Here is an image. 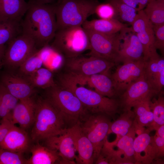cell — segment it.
I'll list each match as a JSON object with an SVG mask.
<instances>
[{
    "mask_svg": "<svg viewBox=\"0 0 164 164\" xmlns=\"http://www.w3.org/2000/svg\"><path fill=\"white\" fill-rule=\"evenodd\" d=\"M44 63L40 49L27 59L18 68V73L24 76H29L42 67Z\"/></svg>",
    "mask_w": 164,
    "mask_h": 164,
    "instance_id": "cell-34",
    "label": "cell"
},
{
    "mask_svg": "<svg viewBox=\"0 0 164 164\" xmlns=\"http://www.w3.org/2000/svg\"><path fill=\"white\" fill-rule=\"evenodd\" d=\"M111 118L103 113L90 114L80 123L82 132L93 145L94 163L107 138Z\"/></svg>",
    "mask_w": 164,
    "mask_h": 164,
    "instance_id": "cell-8",
    "label": "cell"
},
{
    "mask_svg": "<svg viewBox=\"0 0 164 164\" xmlns=\"http://www.w3.org/2000/svg\"><path fill=\"white\" fill-rule=\"evenodd\" d=\"M58 84L72 92L90 114L103 113L114 119L117 114L121 113L118 98L103 96L78 82L67 73L59 77Z\"/></svg>",
    "mask_w": 164,
    "mask_h": 164,
    "instance_id": "cell-2",
    "label": "cell"
},
{
    "mask_svg": "<svg viewBox=\"0 0 164 164\" xmlns=\"http://www.w3.org/2000/svg\"><path fill=\"white\" fill-rule=\"evenodd\" d=\"M45 90L44 97L59 111L67 129L82 122L90 114L72 92L58 84Z\"/></svg>",
    "mask_w": 164,
    "mask_h": 164,
    "instance_id": "cell-4",
    "label": "cell"
},
{
    "mask_svg": "<svg viewBox=\"0 0 164 164\" xmlns=\"http://www.w3.org/2000/svg\"><path fill=\"white\" fill-rule=\"evenodd\" d=\"M24 19L22 33L34 42L37 48L48 46L57 30L56 4L40 0H29Z\"/></svg>",
    "mask_w": 164,
    "mask_h": 164,
    "instance_id": "cell-1",
    "label": "cell"
},
{
    "mask_svg": "<svg viewBox=\"0 0 164 164\" xmlns=\"http://www.w3.org/2000/svg\"><path fill=\"white\" fill-rule=\"evenodd\" d=\"M71 75L77 82L88 85L101 95L110 98H118L110 74L98 73L86 76Z\"/></svg>",
    "mask_w": 164,
    "mask_h": 164,
    "instance_id": "cell-21",
    "label": "cell"
},
{
    "mask_svg": "<svg viewBox=\"0 0 164 164\" xmlns=\"http://www.w3.org/2000/svg\"><path fill=\"white\" fill-rule=\"evenodd\" d=\"M131 25L133 31L142 44L143 59L145 61L150 56L157 53L154 46L155 37L152 24L142 10L138 12L135 19Z\"/></svg>",
    "mask_w": 164,
    "mask_h": 164,
    "instance_id": "cell-14",
    "label": "cell"
},
{
    "mask_svg": "<svg viewBox=\"0 0 164 164\" xmlns=\"http://www.w3.org/2000/svg\"><path fill=\"white\" fill-rule=\"evenodd\" d=\"M95 13L101 19H114L115 15L114 8L109 2L99 3L96 7Z\"/></svg>",
    "mask_w": 164,
    "mask_h": 164,
    "instance_id": "cell-38",
    "label": "cell"
},
{
    "mask_svg": "<svg viewBox=\"0 0 164 164\" xmlns=\"http://www.w3.org/2000/svg\"><path fill=\"white\" fill-rule=\"evenodd\" d=\"M6 46L0 45V69L3 66V61Z\"/></svg>",
    "mask_w": 164,
    "mask_h": 164,
    "instance_id": "cell-42",
    "label": "cell"
},
{
    "mask_svg": "<svg viewBox=\"0 0 164 164\" xmlns=\"http://www.w3.org/2000/svg\"><path fill=\"white\" fill-rule=\"evenodd\" d=\"M121 41L119 63L143 58L142 44L132 27H126L119 32Z\"/></svg>",
    "mask_w": 164,
    "mask_h": 164,
    "instance_id": "cell-18",
    "label": "cell"
},
{
    "mask_svg": "<svg viewBox=\"0 0 164 164\" xmlns=\"http://www.w3.org/2000/svg\"><path fill=\"white\" fill-rule=\"evenodd\" d=\"M99 2L95 0H60L56 4L57 30L82 26L87 18L95 13Z\"/></svg>",
    "mask_w": 164,
    "mask_h": 164,
    "instance_id": "cell-5",
    "label": "cell"
},
{
    "mask_svg": "<svg viewBox=\"0 0 164 164\" xmlns=\"http://www.w3.org/2000/svg\"><path fill=\"white\" fill-rule=\"evenodd\" d=\"M146 131L136 137L133 143L135 164H150L163 162L159 158L153 136Z\"/></svg>",
    "mask_w": 164,
    "mask_h": 164,
    "instance_id": "cell-16",
    "label": "cell"
},
{
    "mask_svg": "<svg viewBox=\"0 0 164 164\" xmlns=\"http://www.w3.org/2000/svg\"><path fill=\"white\" fill-rule=\"evenodd\" d=\"M2 119L3 124L0 129V143L3 140L9 130L15 125L10 119L6 118H2Z\"/></svg>",
    "mask_w": 164,
    "mask_h": 164,
    "instance_id": "cell-41",
    "label": "cell"
},
{
    "mask_svg": "<svg viewBox=\"0 0 164 164\" xmlns=\"http://www.w3.org/2000/svg\"><path fill=\"white\" fill-rule=\"evenodd\" d=\"M32 144L29 149L31 156L27 164H61L62 159L57 152L39 142Z\"/></svg>",
    "mask_w": 164,
    "mask_h": 164,
    "instance_id": "cell-25",
    "label": "cell"
},
{
    "mask_svg": "<svg viewBox=\"0 0 164 164\" xmlns=\"http://www.w3.org/2000/svg\"><path fill=\"white\" fill-rule=\"evenodd\" d=\"M78 122L67 129L73 140L76 152L78 153L76 164L94 163V149L93 145L82 132Z\"/></svg>",
    "mask_w": 164,
    "mask_h": 164,
    "instance_id": "cell-20",
    "label": "cell"
},
{
    "mask_svg": "<svg viewBox=\"0 0 164 164\" xmlns=\"http://www.w3.org/2000/svg\"><path fill=\"white\" fill-rule=\"evenodd\" d=\"M156 95L145 79L144 74L131 84L118 97L121 112L131 109L138 103Z\"/></svg>",
    "mask_w": 164,
    "mask_h": 164,
    "instance_id": "cell-13",
    "label": "cell"
},
{
    "mask_svg": "<svg viewBox=\"0 0 164 164\" xmlns=\"http://www.w3.org/2000/svg\"><path fill=\"white\" fill-rule=\"evenodd\" d=\"M136 133L133 125L128 132L114 141L106 139L96 164H134L133 143Z\"/></svg>",
    "mask_w": 164,
    "mask_h": 164,
    "instance_id": "cell-7",
    "label": "cell"
},
{
    "mask_svg": "<svg viewBox=\"0 0 164 164\" xmlns=\"http://www.w3.org/2000/svg\"><path fill=\"white\" fill-rule=\"evenodd\" d=\"M28 7L25 0H0V22L21 21Z\"/></svg>",
    "mask_w": 164,
    "mask_h": 164,
    "instance_id": "cell-24",
    "label": "cell"
},
{
    "mask_svg": "<svg viewBox=\"0 0 164 164\" xmlns=\"http://www.w3.org/2000/svg\"><path fill=\"white\" fill-rule=\"evenodd\" d=\"M154 34V46L163 54L164 51V23L152 25Z\"/></svg>",
    "mask_w": 164,
    "mask_h": 164,
    "instance_id": "cell-37",
    "label": "cell"
},
{
    "mask_svg": "<svg viewBox=\"0 0 164 164\" xmlns=\"http://www.w3.org/2000/svg\"><path fill=\"white\" fill-rule=\"evenodd\" d=\"M157 98L151 99L150 105L153 115V121L151 126L146 131L149 132L156 130L164 125V97L163 91L158 95Z\"/></svg>",
    "mask_w": 164,
    "mask_h": 164,
    "instance_id": "cell-31",
    "label": "cell"
},
{
    "mask_svg": "<svg viewBox=\"0 0 164 164\" xmlns=\"http://www.w3.org/2000/svg\"><path fill=\"white\" fill-rule=\"evenodd\" d=\"M113 7L115 11L114 19L131 25L137 16L138 11L120 0H110L108 2Z\"/></svg>",
    "mask_w": 164,
    "mask_h": 164,
    "instance_id": "cell-32",
    "label": "cell"
},
{
    "mask_svg": "<svg viewBox=\"0 0 164 164\" xmlns=\"http://www.w3.org/2000/svg\"><path fill=\"white\" fill-rule=\"evenodd\" d=\"M23 154L0 148V164H27Z\"/></svg>",
    "mask_w": 164,
    "mask_h": 164,
    "instance_id": "cell-36",
    "label": "cell"
},
{
    "mask_svg": "<svg viewBox=\"0 0 164 164\" xmlns=\"http://www.w3.org/2000/svg\"><path fill=\"white\" fill-rule=\"evenodd\" d=\"M122 63L111 75L118 98L128 86L141 77L144 72L145 61L143 58Z\"/></svg>",
    "mask_w": 164,
    "mask_h": 164,
    "instance_id": "cell-12",
    "label": "cell"
},
{
    "mask_svg": "<svg viewBox=\"0 0 164 164\" xmlns=\"http://www.w3.org/2000/svg\"><path fill=\"white\" fill-rule=\"evenodd\" d=\"M143 10L152 25L164 23V0L150 1Z\"/></svg>",
    "mask_w": 164,
    "mask_h": 164,
    "instance_id": "cell-33",
    "label": "cell"
},
{
    "mask_svg": "<svg viewBox=\"0 0 164 164\" xmlns=\"http://www.w3.org/2000/svg\"><path fill=\"white\" fill-rule=\"evenodd\" d=\"M0 82L19 100L35 95L36 90L26 78L18 73L6 70L0 74Z\"/></svg>",
    "mask_w": 164,
    "mask_h": 164,
    "instance_id": "cell-15",
    "label": "cell"
},
{
    "mask_svg": "<svg viewBox=\"0 0 164 164\" xmlns=\"http://www.w3.org/2000/svg\"><path fill=\"white\" fill-rule=\"evenodd\" d=\"M21 21L0 22V45L6 46L22 33Z\"/></svg>",
    "mask_w": 164,
    "mask_h": 164,
    "instance_id": "cell-30",
    "label": "cell"
},
{
    "mask_svg": "<svg viewBox=\"0 0 164 164\" xmlns=\"http://www.w3.org/2000/svg\"><path fill=\"white\" fill-rule=\"evenodd\" d=\"M43 0V1H48L49 2H52L53 1V0ZM58 1H59L60 0H58Z\"/></svg>",
    "mask_w": 164,
    "mask_h": 164,
    "instance_id": "cell-43",
    "label": "cell"
},
{
    "mask_svg": "<svg viewBox=\"0 0 164 164\" xmlns=\"http://www.w3.org/2000/svg\"><path fill=\"white\" fill-rule=\"evenodd\" d=\"M155 0H150V1H155Z\"/></svg>",
    "mask_w": 164,
    "mask_h": 164,
    "instance_id": "cell-44",
    "label": "cell"
},
{
    "mask_svg": "<svg viewBox=\"0 0 164 164\" xmlns=\"http://www.w3.org/2000/svg\"><path fill=\"white\" fill-rule=\"evenodd\" d=\"M82 26L86 29L108 34L118 33L128 27L127 24L114 19L87 20Z\"/></svg>",
    "mask_w": 164,
    "mask_h": 164,
    "instance_id": "cell-26",
    "label": "cell"
},
{
    "mask_svg": "<svg viewBox=\"0 0 164 164\" xmlns=\"http://www.w3.org/2000/svg\"><path fill=\"white\" fill-rule=\"evenodd\" d=\"M51 47L65 59L76 57L90 49L89 38L82 26L57 30Z\"/></svg>",
    "mask_w": 164,
    "mask_h": 164,
    "instance_id": "cell-6",
    "label": "cell"
},
{
    "mask_svg": "<svg viewBox=\"0 0 164 164\" xmlns=\"http://www.w3.org/2000/svg\"><path fill=\"white\" fill-rule=\"evenodd\" d=\"M119 116L112 122L108 134L111 133L117 135L116 138H120L126 135L132 127L135 115L131 109L121 112Z\"/></svg>",
    "mask_w": 164,
    "mask_h": 164,
    "instance_id": "cell-27",
    "label": "cell"
},
{
    "mask_svg": "<svg viewBox=\"0 0 164 164\" xmlns=\"http://www.w3.org/2000/svg\"><path fill=\"white\" fill-rule=\"evenodd\" d=\"M128 5L135 9L138 12L143 10L150 0H120Z\"/></svg>",
    "mask_w": 164,
    "mask_h": 164,
    "instance_id": "cell-40",
    "label": "cell"
},
{
    "mask_svg": "<svg viewBox=\"0 0 164 164\" xmlns=\"http://www.w3.org/2000/svg\"><path fill=\"white\" fill-rule=\"evenodd\" d=\"M32 142L26 130L14 125L0 143V148L23 154L29 150Z\"/></svg>",
    "mask_w": 164,
    "mask_h": 164,
    "instance_id": "cell-22",
    "label": "cell"
},
{
    "mask_svg": "<svg viewBox=\"0 0 164 164\" xmlns=\"http://www.w3.org/2000/svg\"><path fill=\"white\" fill-rule=\"evenodd\" d=\"M35 95L19 100L12 112L13 123L19 124L20 128L26 130L32 127L35 119Z\"/></svg>",
    "mask_w": 164,
    "mask_h": 164,
    "instance_id": "cell-23",
    "label": "cell"
},
{
    "mask_svg": "<svg viewBox=\"0 0 164 164\" xmlns=\"http://www.w3.org/2000/svg\"><path fill=\"white\" fill-rule=\"evenodd\" d=\"M153 136L154 143L156 147L159 159L162 160L164 155V125H163L156 130Z\"/></svg>",
    "mask_w": 164,
    "mask_h": 164,
    "instance_id": "cell-39",
    "label": "cell"
},
{
    "mask_svg": "<svg viewBox=\"0 0 164 164\" xmlns=\"http://www.w3.org/2000/svg\"><path fill=\"white\" fill-rule=\"evenodd\" d=\"M68 73L73 75L86 76L98 73L110 74V70L116 64L97 57L81 55L65 59L64 63Z\"/></svg>",
    "mask_w": 164,
    "mask_h": 164,
    "instance_id": "cell-10",
    "label": "cell"
},
{
    "mask_svg": "<svg viewBox=\"0 0 164 164\" xmlns=\"http://www.w3.org/2000/svg\"><path fill=\"white\" fill-rule=\"evenodd\" d=\"M19 101L0 82V116H5L12 112Z\"/></svg>",
    "mask_w": 164,
    "mask_h": 164,
    "instance_id": "cell-35",
    "label": "cell"
},
{
    "mask_svg": "<svg viewBox=\"0 0 164 164\" xmlns=\"http://www.w3.org/2000/svg\"><path fill=\"white\" fill-rule=\"evenodd\" d=\"M67 129L61 134L43 141L44 145L57 152L62 159L61 164H76L77 155L74 142Z\"/></svg>",
    "mask_w": 164,
    "mask_h": 164,
    "instance_id": "cell-17",
    "label": "cell"
},
{
    "mask_svg": "<svg viewBox=\"0 0 164 164\" xmlns=\"http://www.w3.org/2000/svg\"><path fill=\"white\" fill-rule=\"evenodd\" d=\"M24 77L35 88H38L46 89L56 84L52 71L48 68L42 67L31 74Z\"/></svg>",
    "mask_w": 164,
    "mask_h": 164,
    "instance_id": "cell-28",
    "label": "cell"
},
{
    "mask_svg": "<svg viewBox=\"0 0 164 164\" xmlns=\"http://www.w3.org/2000/svg\"><path fill=\"white\" fill-rule=\"evenodd\" d=\"M36 44L29 37L21 33L6 46L3 66L7 70L13 71L37 51Z\"/></svg>",
    "mask_w": 164,
    "mask_h": 164,
    "instance_id": "cell-11",
    "label": "cell"
},
{
    "mask_svg": "<svg viewBox=\"0 0 164 164\" xmlns=\"http://www.w3.org/2000/svg\"><path fill=\"white\" fill-rule=\"evenodd\" d=\"M30 136L32 142H39L61 134L67 129L61 115L44 97L36 98L35 117Z\"/></svg>",
    "mask_w": 164,
    "mask_h": 164,
    "instance_id": "cell-3",
    "label": "cell"
},
{
    "mask_svg": "<svg viewBox=\"0 0 164 164\" xmlns=\"http://www.w3.org/2000/svg\"><path fill=\"white\" fill-rule=\"evenodd\" d=\"M85 29L90 43L89 56L102 58L116 64L119 63L121 41L119 32L108 34Z\"/></svg>",
    "mask_w": 164,
    "mask_h": 164,
    "instance_id": "cell-9",
    "label": "cell"
},
{
    "mask_svg": "<svg viewBox=\"0 0 164 164\" xmlns=\"http://www.w3.org/2000/svg\"><path fill=\"white\" fill-rule=\"evenodd\" d=\"M152 98H146L135 104L132 107L135 120L140 126L148 128L153 121V115L150 103Z\"/></svg>",
    "mask_w": 164,
    "mask_h": 164,
    "instance_id": "cell-29",
    "label": "cell"
},
{
    "mask_svg": "<svg viewBox=\"0 0 164 164\" xmlns=\"http://www.w3.org/2000/svg\"><path fill=\"white\" fill-rule=\"evenodd\" d=\"M145 61L144 76L157 95L164 86V59L157 53L150 56Z\"/></svg>",
    "mask_w": 164,
    "mask_h": 164,
    "instance_id": "cell-19",
    "label": "cell"
}]
</instances>
